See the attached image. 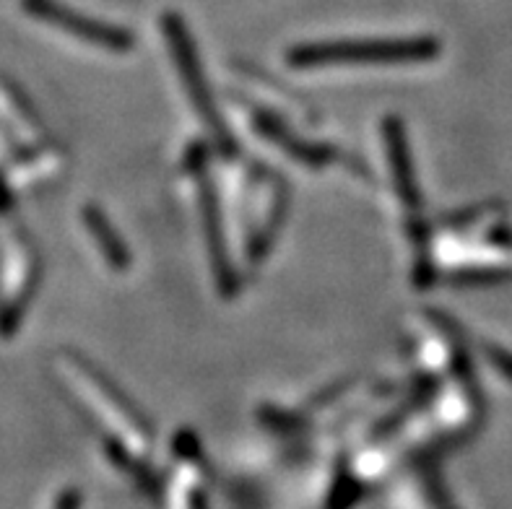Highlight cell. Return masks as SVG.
Instances as JSON below:
<instances>
[{
  "instance_id": "3",
  "label": "cell",
  "mask_w": 512,
  "mask_h": 509,
  "mask_svg": "<svg viewBox=\"0 0 512 509\" xmlns=\"http://www.w3.org/2000/svg\"><path fill=\"white\" fill-rule=\"evenodd\" d=\"M86 224H89L91 234H94V239H97L99 247H102L104 255H107V260H110L112 265L128 263V252H125L123 242H120V239L112 234V226L104 221L102 213H97V211L86 213Z\"/></svg>"
},
{
  "instance_id": "1",
  "label": "cell",
  "mask_w": 512,
  "mask_h": 509,
  "mask_svg": "<svg viewBox=\"0 0 512 509\" xmlns=\"http://www.w3.org/2000/svg\"><path fill=\"white\" fill-rule=\"evenodd\" d=\"M437 55L435 39H370V42H336V45L302 47L289 55L297 68H325L344 63H409Z\"/></svg>"
},
{
  "instance_id": "2",
  "label": "cell",
  "mask_w": 512,
  "mask_h": 509,
  "mask_svg": "<svg viewBox=\"0 0 512 509\" xmlns=\"http://www.w3.org/2000/svg\"><path fill=\"white\" fill-rule=\"evenodd\" d=\"M32 8L42 19H47L50 24L60 26L63 32L84 39V42L94 47H102V50L110 52H128L133 47L130 32L117 29V26L107 24V21H97L91 19V16H84V13L71 11V8L60 6L55 0H32Z\"/></svg>"
}]
</instances>
